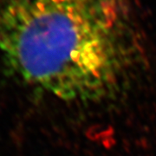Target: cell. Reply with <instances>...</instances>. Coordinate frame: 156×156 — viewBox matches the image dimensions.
<instances>
[{
    "label": "cell",
    "instance_id": "obj_1",
    "mask_svg": "<svg viewBox=\"0 0 156 156\" xmlns=\"http://www.w3.org/2000/svg\"><path fill=\"white\" fill-rule=\"evenodd\" d=\"M125 0H0V59L17 77L66 101L100 100L133 56Z\"/></svg>",
    "mask_w": 156,
    "mask_h": 156
}]
</instances>
